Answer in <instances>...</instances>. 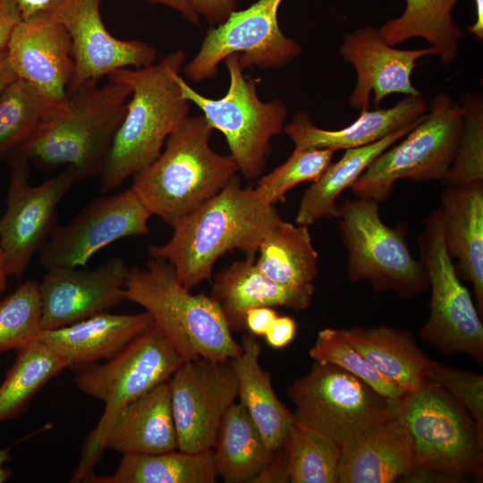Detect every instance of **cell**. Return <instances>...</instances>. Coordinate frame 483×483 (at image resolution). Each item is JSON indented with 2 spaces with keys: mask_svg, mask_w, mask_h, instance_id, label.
Masks as SVG:
<instances>
[{
  "mask_svg": "<svg viewBox=\"0 0 483 483\" xmlns=\"http://www.w3.org/2000/svg\"><path fill=\"white\" fill-rule=\"evenodd\" d=\"M275 205L266 202L256 189L242 188L234 176L216 195L177 221L162 245L148 247L150 258L171 264L188 289L209 280L216 260L230 250L256 258L258 247L280 218Z\"/></svg>",
  "mask_w": 483,
  "mask_h": 483,
  "instance_id": "1",
  "label": "cell"
},
{
  "mask_svg": "<svg viewBox=\"0 0 483 483\" xmlns=\"http://www.w3.org/2000/svg\"><path fill=\"white\" fill-rule=\"evenodd\" d=\"M185 58L178 49L149 66L121 68L106 76L109 81L128 85L131 93L99 174L101 192L115 190L151 164L167 138L188 118L190 102L177 81Z\"/></svg>",
  "mask_w": 483,
  "mask_h": 483,
  "instance_id": "2",
  "label": "cell"
},
{
  "mask_svg": "<svg viewBox=\"0 0 483 483\" xmlns=\"http://www.w3.org/2000/svg\"><path fill=\"white\" fill-rule=\"evenodd\" d=\"M131 93L128 85L109 80L68 93L9 157H24L45 171L72 166L78 181L99 176Z\"/></svg>",
  "mask_w": 483,
  "mask_h": 483,
  "instance_id": "3",
  "label": "cell"
},
{
  "mask_svg": "<svg viewBox=\"0 0 483 483\" xmlns=\"http://www.w3.org/2000/svg\"><path fill=\"white\" fill-rule=\"evenodd\" d=\"M212 131L203 115L188 116L160 155L132 175L131 189L151 216L173 226L237 175L232 156L211 148Z\"/></svg>",
  "mask_w": 483,
  "mask_h": 483,
  "instance_id": "4",
  "label": "cell"
},
{
  "mask_svg": "<svg viewBox=\"0 0 483 483\" xmlns=\"http://www.w3.org/2000/svg\"><path fill=\"white\" fill-rule=\"evenodd\" d=\"M171 264L150 258L145 267L129 268L125 301L141 306L181 358L226 360L242 352L226 319L210 295L193 294Z\"/></svg>",
  "mask_w": 483,
  "mask_h": 483,
  "instance_id": "5",
  "label": "cell"
},
{
  "mask_svg": "<svg viewBox=\"0 0 483 483\" xmlns=\"http://www.w3.org/2000/svg\"><path fill=\"white\" fill-rule=\"evenodd\" d=\"M163 333L153 325L102 365L92 366L75 377L77 387L103 402L105 411L88 436L71 482L93 474L104 450L108 428L127 404L166 381L183 363Z\"/></svg>",
  "mask_w": 483,
  "mask_h": 483,
  "instance_id": "6",
  "label": "cell"
},
{
  "mask_svg": "<svg viewBox=\"0 0 483 483\" xmlns=\"http://www.w3.org/2000/svg\"><path fill=\"white\" fill-rule=\"evenodd\" d=\"M394 403L412 439L413 470H436L460 480L481 476L483 434L446 390L427 379Z\"/></svg>",
  "mask_w": 483,
  "mask_h": 483,
  "instance_id": "7",
  "label": "cell"
},
{
  "mask_svg": "<svg viewBox=\"0 0 483 483\" xmlns=\"http://www.w3.org/2000/svg\"><path fill=\"white\" fill-rule=\"evenodd\" d=\"M379 203L356 198L338 203L336 215L342 242L347 251V277L367 281L377 292L390 290L403 298L428 288L426 270L412 257L407 227H391L379 215Z\"/></svg>",
  "mask_w": 483,
  "mask_h": 483,
  "instance_id": "8",
  "label": "cell"
},
{
  "mask_svg": "<svg viewBox=\"0 0 483 483\" xmlns=\"http://www.w3.org/2000/svg\"><path fill=\"white\" fill-rule=\"evenodd\" d=\"M463 128L460 104L437 93L421 122L378 155L350 187L356 198L386 200L399 180L441 181L449 170Z\"/></svg>",
  "mask_w": 483,
  "mask_h": 483,
  "instance_id": "9",
  "label": "cell"
},
{
  "mask_svg": "<svg viewBox=\"0 0 483 483\" xmlns=\"http://www.w3.org/2000/svg\"><path fill=\"white\" fill-rule=\"evenodd\" d=\"M224 61L230 82L225 95L218 99L199 94L180 74L177 81L183 97L201 110L213 130L224 134L239 172L252 180L265 170L271 139L284 129L288 109L279 98L259 99L256 81L244 76L237 54Z\"/></svg>",
  "mask_w": 483,
  "mask_h": 483,
  "instance_id": "10",
  "label": "cell"
},
{
  "mask_svg": "<svg viewBox=\"0 0 483 483\" xmlns=\"http://www.w3.org/2000/svg\"><path fill=\"white\" fill-rule=\"evenodd\" d=\"M287 394L295 406L293 422L341 447L384 419L392 408V399L360 378L319 361L291 385Z\"/></svg>",
  "mask_w": 483,
  "mask_h": 483,
  "instance_id": "11",
  "label": "cell"
},
{
  "mask_svg": "<svg viewBox=\"0 0 483 483\" xmlns=\"http://www.w3.org/2000/svg\"><path fill=\"white\" fill-rule=\"evenodd\" d=\"M418 245L431 291L429 316L419 338L443 353H465L482 363L483 326L446 250L440 208L424 220Z\"/></svg>",
  "mask_w": 483,
  "mask_h": 483,
  "instance_id": "12",
  "label": "cell"
},
{
  "mask_svg": "<svg viewBox=\"0 0 483 483\" xmlns=\"http://www.w3.org/2000/svg\"><path fill=\"white\" fill-rule=\"evenodd\" d=\"M7 159L11 173L6 208L0 215V244L8 276L21 278L58 224L57 207L78 176L72 166H65L55 176L32 185L30 162L21 157Z\"/></svg>",
  "mask_w": 483,
  "mask_h": 483,
  "instance_id": "13",
  "label": "cell"
},
{
  "mask_svg": "<svg viewBox=\"0 0 483 483\" xmlns=\"http://www.w3.org/2000/svg\"><path fill=\"white\" fill-rule=\"evenodd\" d=\"M283 0H258L234 11L221 25L210 27L183 72L193 81L216 75L220 62L237 54L243 69H281L301 54L300 44L281 30L277 20Z\"/></svg>",
  "mask_w": 483,
  "mask_h": 483,
  "instance_id": "14",
  "label": "cell"
},
{
  "mask_svg": "<svg viewBox=\"0 0 483 483\" xmlns=\"http://www.w3.org/2000/svg\"><path fill=\"white\" fill-rule=\"evenodd\" d=\"M102 0H53L33 17L57 22L67 30L74 69L67 89L72 93L97 86L104 76L121 68H141L157 62V52L140 40H123L106 28L100 14Z\"/></svg>",
  "mask_w": 483,
  "mask_h": 483,
  "instance_id": "15",
  "label": "cell"
},
{
  "mask_svg": "<svg viewBox=\"0 0 483 483\" xmlns=\"http://www.w3.org/2000/svg\"><path fill=\"white\" fill-rule=\"evenodd\" d=\"M151 214L130 188L97 198L64 225L58 224L38 252L47 271L86 267L100 250L121 239L147 235Z\"/></svg>",
  "mask_w": 483,
  "mask_h": 483,
  "instance_id": "16",
  "label": "cell"
},
{
  "mask_svg": "<svg viewBox=\"0 0 483 483\" xmlns=\"http://www.w3.org/2000/svg\"><path fill=\"white\" fill-rule=\"evenodd\" d=\"M168 386L178 450H212L223 418L238 396L231 360L183 361Z\"/></svg>",
  "mask_w": 483,
  "mask_h": 483,
  "instance_id": "17",
  "label": "cell"
},
{
  "mask_svg": "<svg viewBox=\"0 0 483 483\" xmlns=\"http://www.w3.org/2000/svg\"><path fill=\"white\" fill-rule=\"evenodd\" d=\"M128 272L125 261L117 256L94 269L47 270L38 283L42 329L62 327L121 304Z\"/></svg>",
  "mask_w": 483,
  "mask_h": 483,
  "instance_id": "18",
  "label": "cell"
},
{
  "mask_svg": "<svg viewBox=\"0 0 483 483\" xmlns=\"http://www.w3.org/2000/svg\"><path fill=\"white\" fill-rule=\"evenodd\" d=\"M340 55L356 72V84L349 104L360 110L369 106L370 93H374L373 106L379 108L382 100L390 94L421 95L411 83V76L417 60L436 51L426 48L402 50L389 46L378 30L371 26L359 28L343 36Z\"/></svg>",
  "mask_w": 483,
  "mask_h": 483,
  "instance_id": "19",
  "label": "cell"
},
{
  "mask_svg": "<svg viewBox=\"0 0 483 483\" xmlns=\"http://www.w3.org/2000/svg\"><path fill=\"white\" fill-rule=\"evenodd\" d=\"M6 54L19 79L54 104L66 98L74 63L72 39L64 26L37 17L21 20L12 33Z\"/></svg>",
  "mask_w": 483,
  "mask_h": 483,
  "instance_id": "20",
  "label": "cell"
},
{
  "mask_svg": "<svg viewBox=\"0 0 483 483\" xmlns=\"http://www.w3.org/2000/svg\"><path fill=\"white\" fill-rule=\"evenodd\" d=\"M389 414L342 447L338 483H390L414 469L411 436L394 400Z\"/></svg>",
  "mask_w": 483,
  "mask_h": 483,
  "instance_id": "21",
  "label": "cell"
},
{
  "mask_svg": "<svg viewBox=\"0 0 483 483\" xmlns=\"http://www.w3.org/2000/svg\"><path fill=\"white\" fill-rule=\"evenodd\" d=\"M225 483L287 482L284 449L271 451L240 402L225 414L212 449Z\"/></svg>",
  "mask_w": 483,
  "mask_h": 483,
  "instance_id": "22",
  "label": "cell"
},
{
  "mask_svg": "<svg viewBox=\"0 0 483 483\" xmlns=\"http://www.w3.org/2000/svg\"><path fill=\"white\" fill-rule=\"evenodd\" d=\"M153 325L147 311H104L62 327L42 329L37 339L55 352L66 367L80 368L112 358Z\"/></svg>",
  "mask_w": 483,
  "mask_h": 483,
  "instance_id": "23",
  "label": "cell"
},
{
  "mask_svg": "<svg viewBox=\"0 0 483 483\" xmlns=\"http://www.w3.org/2000/svg\"><path fill=\"white\" fill-rule=\"evenodd\" d=\"M256 258L237 260L215 276L210 296L222 310L231 330L245 328L246 312L256 307L306 309L315 292L314 284L292 286L276 283L262 274Z\"/></svg>",
  "mask_w": 483,
  "mask_h": 483,
  "instance_id": "24",
  "label": "cell"
},
{
  "mask_svg": "<svg viewBox=\"0 0 483 483\" xmlns=\"http://www.w3.org/2000/svg\"><path fill=\"white\" fill-rule=\"evenodd\" d=\"M446 250L457 273L473 285L483 314V182L445 187L441 194Z\"/></svg>",
  "mask_w": 483,
  "mask_h": 483,
  "instance_id": "25",
  "label": "cell"
},
{
  "mask_svg": "<svg viewBox=\"0 0 483 483\" xmlns=\"http://www.w3.org/2000/svg\"><path fill=\"white\" fill-rule=\"evenodd\" d=\"M428 110V103L422 95L405 96L390 108L360 110V116L343 129L318 128L313 124L309 114L300 112L284 130L295 148L346 150L376 142L419 120Z\"/></svg>",
  "mask_w": 483,
  "mask_h": 483,
  "instance_id": "26",
  "label": "cell"
},
{
  "mask_svg": "<svg viewBox=\"0 0 483 483\" xmlns=\"http://www.w3.org/2000/svg\"><path fill=\"white\" fill-rule=\"evenodd\" d=\"M104 449L123 454L178 449L168 380L123 407L113 419Z\"/></svg>",
  "mask_w": 483,
  "mask_h": 483,
  "instance_id": "27",
  "label": "cell"
},
{
  "mask_svg": "<svg viewBox=\"0 0 483 483\" xmlns=\"http://www.w3.org/2000/svg\"><path fill=\"white\" fill-rule=\"evenodd\" d=\"M242 352L231 360L237 379L239 402L273 452L284 448L293 423L292 413L277 398L271 375L259 363L261 346L255 335H245Z\"/></svg>",
  "mask_w": 483,
  "mask_h": 483,
  "instance_id": "28",
  "label": "cell"
},
{
  "mask_svg": "<svg viewBox=\"0 0 483 483\" xmlns=\"http://www.w3.org/2000/svg\"><path fill=\"white\" fill-rule=\"evenodd\" d=\"M347 341L385 377L405 393L428 379L433 360L407 331L387 326L342 328Z\"/></svg>",
  "mask_w": 483,
  "mask_h": 483,
  "instance_id": "29",
  "label": "cell"
},
{
  "mask_svg": "<svg viewBox=\"0 0 483 483\" xmlns=\"http://www.w3.org/2000/svg\"><path fill=\"white\" fill-rule=\"evenodd\" d=\"M425 115L376 142L346 149L343 157L336 163H331L305 191L299 203L296 224L309 226L322 218L336 217L337 199L343 191L350 189L378 155L406 136Z\"/></svg>",
  "mask_w": 483,
  "mask_h": 483,
  "instance_id": "30",
  "label": "cell"
},
{
  "mask_svg": "<svg viewBox=\"0 0 483 483\" xmlns=\"http://www.w3.org/2000/svg\"><path fill=\"white\" fill-rule=\"evenodd\" d=\"M459 0H406L398 18L385 22L378 30L392 47L412 38H422L445 65L453 63L465 33L455 23L453 9Z\"/></svg>",
  "mask_w": 483,
  "mask_h": 483,
  "instance_id": "31",
  "label": "cell"
},
{
  "mask_svg": "<svg viewBox=\"0 0 483 483\" xmlns=\"http://www.w3.org/2000/svg\"><path fill=\"white\" fill-rule=\"evenodd\" d=\"M218 478L212 450L123 454L111 476L90 475L96 483H215Z\"/></svg>",
  "mask_w": 483,
  "mask_h": 483,
  "instance_id": "32",
  "label": "cell"
},
{
  "mask_svg": "<svg viewBox=\"0 0 483 483\" xmlns=\"http://www.w3.org/2000/svg\"><path fill=\"white\" fill-rule=\"evenodd\" d=\"M255 263L259 271L281 284L303 286L318 275V254L308 225H294L281 217L262 240Z\"/></svg>",
  "mask_w": 483,
  "mask_h": 483,
  "instance_id": "33",
  "label": "cell"
},
{
  "mask_svg": "<svg viewBox=\"0 0 483 483\" xmlns=\"http://www.w3.org/2000/svg\"><path fill=\"white\" fill-rule=\"evenodd\" d=\"M15 352L14 361L0 386V422L19 416L32 397L66 368L64 361L38 339Z\"/></svg>",
  "mask_w": 483,
  "mask_h": 483,
  "instance_id": "34",
  "label": "cell"
},
{
  "mask_svg": "<svg viewBox=\"0 0 483 483\" xmlns=\"http://www.w3.org/2000/svg\"><path fill=\"white\" fill-rule=\"evenodd\" d=\"M284 448L287 482L338 483L342 447L330 439L293 422Z\"/></svg>",
  "mask_w": 483,
  "mask_h": 483,
  "instance_id": "35",
  "label": "cell"
},
{
  "mask_svg": "<svg viewBox=\"0 0 483 483\" xmlns=\"http://www.w3.org/2000/svg\"><path fill=\"white\" fill-rule=\"evenodd\" d=\"M54 104L34 86L15 80L0 96V160L7 158L34 133Z\"/></svg>",
  "mask_w": 483,
  "mask_h": 483,
  "instance_id": "36",
  "label": "cell"
},
{
  "mask_svg": "<svg viewBox=\"0 0 483 483\" xmlns=\"http://www.w3.org/2000/svg\"><path fill=\"white\" fill-rule=\"evenodd\" d=\"M463 112V128L454 159L442 178L445 187L483 182V98L469 92L459 103Z\"/></svg>",
  "mask_w": 483,
  "mask_h": 483,
  "instance_id": "37",
  "label": "cell"
},
{
  "mask_svg": "<svg viewBox=\"0 0 483 483\" xmlns=\"http://www.w3.org/2000/svg\"><path fill=\"white\" fill-rule=\"evenodd\" d=\"M314 361L330 363L360 378L388 399L405 393L382 376L344 337L342 328L326 327L318 333L309 351Z\"/></svg>",
  "mask_w": 483,
  "mask_h": 483,
  "instance_id": "38",
  "label": "cell"
},
{
  "mask_svg": "<svg viewBox=\"0 0 483 483\" xmlns=\"http://www.w3.org/2000/svg\"><path fill=\"white\" fill-rule=\"evenodd\" d=\"M41 330L38 283L28 279L0 301V352L26 345Z\"/></svg>",
  "mask_w": 483,
  "mask_h": 483,
  "instance_id": "39",
  "label": "cell"
},
{
  "mask_svg": "<svg viewBox=\"0 0 483 483\" xmlns=\"http://www.w3.org/2000/svg\"><path fill=\"white\" fill-rule=\"evenodd\" d=\"M335 152L330 148H294L284 164L259 178L255 189L268 204L283 202L296 185L317 180L332 163Z\"/></svg>",
  "mask_w": 483,
  "mask_h": 483,
  "instance_id": "40",
  "label": "cell"
},
{
  "mask_svg": "<svg viewBox=\"0 0 483 483\" xmlns=\"http://www.w3.org/2000/svg\"><path fill=\"white\" fill-rule=\"evenodd\" d=\"M428 379L446 390L470 413L483 434V377L432 361Z\"/></svg>",
  "mask_w": 483,
  "mask_h": 483,
  "instance_id": "41",
  "label": "cell"
},
{
  "mask_svg": "<svg viewBox=\"0 0 483 483\" xmlns=\"http://www.w3.org/2000/svg\"><path fill=\"white\" fill-rule=\"evenodd\" d=\"M199 15H203L210 27L223 24L236 11V0H191Z\"/></svg>",
  "mask_w": 483,
  "mask_h": 483,
  "instance_id": "42",
  "label": "cell"
},
{
  "mask_svg": "<svg viewBox=\"0 0 483 483\" xmlns=\"http://www.w3.org/2000/svg\"><path fill=\"white\" fill-rule=\"evenodd\" d=\"M296 334L295 320L287 316H277L264 335L267 343L275 349L287 346Z\"/></svg>",
  "mask_w": 483,
  "mask_h": 483,
  "instance_id": "43",
  "label": "cell"
},
{
  "mask_svg": "<svg viewBox=\"0 0 483 483\" xmlns=\"http://www.w3.org/2000/svg\"><path fill=\"white\" fill-rule=\"evenodd\" d=\"M277 316L271 307L250 309L244 318L245 328L255 336H264Z\"/></svg>",
  "mask_w": 483,
  "mask_h": 483,
  "instance_id": "44",
  "label": "cell"
},
{
  "mask_svg": "<svg viewBox=\"0 0 483 483\" xmlns=\"http://www.w3.org/2000/svg\"><path fill=\"white\" fill-rule=\"evenodd\" d=\"M21 20V13L12 0H0V51L6 49L14 28Z\"/></svg>",
  "mask_w": 483,
  "mask_h": 483,
  "instance_id": "45",
  "label": "cell"
},
{
  "mask_svg": "<svg viewBox=\"0 0 483 483\" xmlns=\"http://www.w3.org/2000/svg\"><path fill=\"white\" fill-rule=\"evenodd\" d=\"M150 3L164 4L178 11L190 23L200 25L199 15L194 10L191 0H145Z\"/></svg>",
  "mask_w": 483,
  "mask_h": 483,
  "instance_id": "46",
  "label": "cell"
},
{
  "mask_svg": "<svg viewBox=\"0 0 483 483\" xmlns=\"http://www.w3.org/2000/svg\"><path fill=\"white\" fill-rule=\"evenodd\" d=\"M19 9L22 20L30 19L43 11L53 0H12Z\"/></svg>",
  "mask_w": 483,
  "mask_h": 483,
  "instance_id": "47",
  "label": "cell"
},
{
  "mask_svg": "<svg viewBox=\"0 0 483 483\" xmlns=\"http://www.w3.org/2000/svg\"><path fill=\"white\" fill-rule=\"evenodd\" d=\"M17 79V75L8 62L6 49L0 51V96Z\"/></svg>",
  "mask_w": 483,
  "mask_h": 483,
  "instance_id": "48",
  "label": "cell"
},
{
  "mask_svg": "<svg viewBox=\"0 0 483 483\" xmlns=\"http://www.w3.org/2000/svg\"><path fill=\"white\" fill-rule=\"evenodd\" d=\"M476 21L468 28L470 34H473L479 40L483 39V0H475Z\"/></svg>",
  "mask_w": 483,
  "mask_h": 483,
  "instance_id": "49",
  "label": "cell"
},
{
  "mask_svg": "<svg viewBox=\"0 0 483 483\" xmlns=\"http://www.w3.org/2000/svg\"><path fill=\"white\" fill-rule=\"evenodd\" d=\"M7 276L5 255L0 244V295L4 293L6 289Z\"/></svg>",
  "mask_w": 483,
  "mask_h": 483,
  "instance_id": "50",
  "label": "cell"
},
{
  "mask_svg": "<svg viewBox=\"0 0 483 483\" xmlns=\"http://www.w3.org/2000/svg\"><path fill=\"white\" fill-rule=\"evenodd\" d=\"M10 459L9 449L0 450V483L5 482L11 477V471L4 468V464Z\"/></svg>",
  "mask_w": 483,
  "mask_h": 483,
  "instance_id": "51",
  "label": "cell"
}]
</instances>
